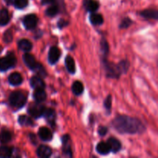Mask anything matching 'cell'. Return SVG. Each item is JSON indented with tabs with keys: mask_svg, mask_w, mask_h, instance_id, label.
<instances>
[{
	"mask_svg": "<svg viewBox=\"0 0 158 158\" xmlns=\"http://www.w3.org/2000/svg\"><path fill=\"white\" fill-rule=\"evenodd\" d=\"M30 85L33 89H44L46 87L44 81H43V78L38 76L35 77H32L30 79Z\"/></svg>",
	"mask_w": 158,
	"mask_h": 158,
	"instance_id": "obj_11",
	"label": "cell"
},
{
	"mask_svg": "<svg viewBox=\"0 0 158 158\" xmlns=\"http://www.w3.org/2000/svg\"><path fill=\"white\" fill-rule=\"evenodd\" d=\"M12 140V134L9 131L3 130L0 132V141L2 143H9Z\"/></svg>",
	"mask_w": 158,
	"mask_h": 158,
	"instance_id": "obj_25",
	"label": "cell"
},
{
	"mask_svg": "<svg viewBox=\"0 0 158 158\" xmlns=\"http://www.w3.org/2000/svg\"><path fill=\"white\" fill-rule=\"evenodd\" d=\"M103 66H104L106 76L110 78H119L121 75V73L119 69L118 66L107 61L106 59H104V60H103Z\"/></svg>",
	"mask_w": 158,
	"mask_h": 158,
	"instance_id": "obj_4",
	"label": "cell"
},
{
	"mask_svg": "<svg viewBox=\"0 0 158 158\" xmlns=\"http://www.w3.org/2000/svg\"><path fill=\"white\" fill-rule=\"evenodd\" d=\"M60 50L56 46H52L49 49V56H48V60H49L50 64H55L60 59Z\"/></svg>",
	"mask_w": 158,
	"mask_h": 158,
	"instance_id": "obj_8",
	"label": "cell"
},
{
	"mask_svg": "<svg viewBox=\"0 0 158 158\" xmlns=\"http://www.w3.org/2000/svg\"><path fill=\"white\" fill-rule=\"evenodd\" d=\"M28 0H15L14 1V5H15V7L19 9H22L26 8L28 6Z\"/></svg>",
	"mask_w": 158,
	"mask_h": 158,
	"instance_id": "obj_32",
	"label": "cell"
},
{
	"mask_svg": "<svg viewBox=\"0 0 158 158\" xmlns=\"http://www.w3.org/2000/svg\"><path fill=\"white\" fill-rule=\"evenodd\" d=\"M10 17L9 13L6 9H2L0 10V26H6L9 22Z\"/></svg>",
	"mask_w": 158,
	"mask_h": 158,
	"instance_id": "obj_22",
	"label": "cell"
},
{
	"mask_svg": "<svg viewBox=\"0 0 158 158\" xmlns=\"http://www.w3.org/2000/svg\"><path fill=\"white\" fill-rule=\"evenodd\" d=\"M9 83L12 86H19L23 83V77L19 73H12L9 77Z\"/></svg>",
	"mask_w": 158,
	"mask_h": 158,
	"instance_id": "obj_15",
	"label": "cell"
},
{
	"mask_svg": "<svg viewBox=\"0 0 158 158\" xmlns=\"http://www.w3.org/2000/svg\"><path fill=\"white\" fill-rule=\"evenodd\" d=\"M65 64H66V67L67 69L68 72H69L72 74L75 73L76 64L73 57H71L70 56H67L66 59H65Z\"/></svg>",
	"mask_w": 158,
	"mask_h": 158,
	"instance_id": "obj_17",
	"label": "cell"
},
{
	"mask_svg": "<svg viewBox=\"0 0 158 158\" xmlns=\"http://www.w3.org/2000/svg\"><path fill=\"white\" fill-rule=\"evenodd\" d=\"M35 104L33 105V106H31L30 108L29 109V113L32 117H35V118H39V117H42L43 116V114H44V111H45V106H43V105H40L39 104Z\"/></svg>",
	"mask_w": 158,
	"mask_h": 158,
	"instance_id": "obj_6",
	"label": "cell"
},
{
	"mask_svg": "<svg viewBox=\"0 0 158 158\" xmlns=\"http://www.w3.org/2000/svg\"><path fill=\"white\" fill-rule=\"evenodd\" d=\"M112 125L114 129L120 134H140L143 133L146 129L144 125L139 119L125 115L116 117L112 122Z\"/></svg>",
	"mask_w": 158,
	"mask_h": 158,
	"instance_id": "obj_1",
	"label": "cell"
},
{
	"mask_svg": "<svg viewBox=\"0 0 158 158\" xmlns=\"http://www.w3.org/2000/svg\"><path fill=\"white\" fill-rule=\"evenodd\" d=\"M33 71L36 72L37 74H38L40 77H42V78H44V77H46V76H47L46 69L43 67V65H41L40 63H38V65H37V66L35 67V69H34Z\"/></svg>",
	"mask_w": 158,
	"mask_h": 158,
	"instance_id": "obj_30",
	"label": "cell"
},
{
	"mask_svg": "<svg viewBox=\"0 0 158 158\" xmlns=\"http://www.w3.org/2000/svg\"><path fill=\"white\" fill-rule=\"evenodd\" d=\"M18 121L19 123V124L22 125V126L28 127V126H32V125L33 124V122H32V120H31V118H29L28 116H26V115L19 116L18 119Z\"/></svg>",
	"mask_w": 158,
	"mask_h": 158,
	"instance_id": "obj_26",
	"label": "cell"
},
{
	"mask_svg": "<svg viewBox=\"0 0 158 158\" xmlns=\"http://www.w3.org/2000/svg\"><path fill=\"white\" fill-rule=\"evenodd\" d=\"M18 46L21 50L24 51V52H28L31 51L32 48V44L29 40H26V39H23L19 41Z\"/></svg>",
	"mask_w": 158,
	"mask_h": 158,
	"instance_id": "obj_18",
	"label": "cell"
},
{
	"mask_svg": "<svg viewBox=\"0 0 158 158\" xmlns=\"http://www.w3.org/2000/svg\"><path fill=\"white\" fill-rule=\"evenodd\" d=\"M107 143L110 148V151L116 153L121 149V143L115 137H110L107 140Z\"/></svg>",
	"mask_w": 158,
	"mask_h": 158,
	"instance_id": "obj_14",
	"label": "cell"
},
{
	"mask_svg": "<svg viewBox=\"0 0 158 158\" xmlns=\"http://www.w3.org/2000/svg\"><path fill=\"white\" fill-rule=\"evenodd\" d=\"M38 134L40 139L44 141H50L52 138V134L50 130L48 129L47 127H44L40 128Z\"/></svg>",
	"mask_w": 158,
	"mask_h": 158,
	"instance_id": "obj_12",
	"label": "cell"
},
{
	"mask_svg": "<svg viewBox=\"0 0 158 158\" xmlns=\"http://www.w3.org/2000/svg\"><path fill=\"white\" fill-rule=\"evenodd\" d=\"M2 51V46H0V53H1Z\"/></svg>",
	"mask_w": 158,
	"mask_h": 158,
	"instance_id": "obj_40",
	"label": "cell"
},
{
	"mask_svg": "<svg viewBox=\"0 0 158 158\" xmlns=\"http://www.w3.org/2000/svg\"><path fill=\"white\" fill-rule=\"evenodd\" d=\"M62 143H63V154L69 157H72V151H71V140L70 137L67 134L62 137Z\"/></svg>",
	"mask_w": 158,
	"mask_h": 158,
	"instance_id": "obj_7",
	"label": "cell"
},
{
	"mask_svg": "<svg viewBox=\"0 0 158 158\" xmlns=\"http://www.w3.org/2000/svg\"><path fill=\"white\" fill-rule=\"evenodd\" d=\"M59 12V7L56 5H52L48 8L46 11V14L49 16H54Z\"/></svg>",
	"mask_w": 158,
	"mask_h": 158,
	"instance_id": "obj_29",
	"label": "cell"
},
{
	"mask_svg": "<svg viewBox=\"0 0 158 158\" xmlns=\"http://www.w3.org/2000/svg\"><path fill=\"white\" fill-rule=\"evenodd\" d=\"M36 154L38 157L41 158H48L52 154V150L49 147L46 146V145H40L37 148Z\"/></svg>",
	"mask_w": 158,
	"mask_h": 158,
	"instance_id": "obj_10",
	"label": "cell"
},
{
	"mask_svg": "<svg viewBox=\"0 0 158 158\" xmlns=\"http://www.w3.org/2000/svg\"><path fill=\"white\" fill-rule=\"evenodd\" d=\"M23 61H24L25 64L28 66L30 69L34 70L35 69V67L37 66L39 63H37L36 60H35V57L32 55H31L30 53H25L23 56Z\"/></svg>",
	"mask_w": 158,
	"mask_h": 158,
	"instance_id": "obj_9",
	"label": "cell"
},
{
	"mask_svg": "<svg viewBox=\"0 0 158 158\" xmlns=\"http://www.w3.org/2000/svg\"><path fill=\"white\" fill-rule=\"evenodd\" d=\"M107 128L106 127H100L98 129V133L99 134H100V136H105L106 134V133H107Z\"/></svg>",
	"mask_w": 158,
	"mask_h": 158,
	"instance_id": "obj_36",
	"label": "cell"
},
{
	"mask_svg": "<svg viewBox=\"0 0 158 158\" xmlns=\"http://www.w3.org/2000/svg\"><path fill=\"white\" fill-rule=\"evenodd\" d=\"M38 18L34 14H29L25 16L23 19V25L26 29H33L37 26Z\"/></svg>",
	"mask_w": 158,
	"mask_h": 158,
	"instance_id": "obj_5",
	"label": "cell"
},
{
	"mask_svg": "<svg viewBox=\"0 0 158 158\" xmlns=\"http://www.w3.org/2000/svg\"><path fill=\"white\" fill-rule=\"evenodd\" d=\"M26 96L22 91H15L10 94L9 98V104L14 108L20 109L25 106L26 103Z\"/></svg>",
	"mask_w": 158,
	"mask_h": 158,
	"instance_id": "obj_2",
	"label": "cell"
},
{
	"mask_svg": "<svg viewBox=\"0 0 158 158\" xmlns=\"http://www.w3.org/2000/svg\"><path fill=\"white\" fill-rule=\"evenodd\" d=\"M67 25H68V22L64 19H60V21L58 22V27L60 28V29H63V27L66 26Z\"/></svg>",
	"mask_w": 158,
	"mask_h": 158,
	"instance_id": "obj_37",
	"label": "cell"
},
{
	"mask_svg": "<svg viewBox=\"0 0 158 158\" xmlns=\"http://www.w3.org/2000/svg\"><path fill=\"white\" fill-rule=\"evenodd\" d=\"M133 23L132 20L130 18H125L122 20L121 23L120 25V29H127V28L129 27L131 24Z\"/></svg>",
	"mask_w": 158,
	"mask_h": 158,
	"instance_id": "obj_33",
	"label": "cell"
},
{
	"mask_svg": "<svg viewBox=\"0 0 158 158\" xmlns=\"http://www.w3.org/2000/svg\"><path fill=\"white\" fill-rule=\"evenodd\" d=\"M3 40H4L5 43H9L12 42V31H11L10 29L7 30L4 33V35H3Z\"/></svg>",
	"mask_w": 158,
	"mask_h": 158,
	"instance_id": "obj_34",
	"label": "cell"
},
{
	"mask_svg": "<svg viewBox=\"0 0 158 158\" xmlns=\"http://www.w3.org/2000/svg\"><path fill=\"white\" fill-rule=\"evenodd\" d=\"M33 98L37 103H42L46 99V94L44 89H35L33 93Z\"/></svg>",
	"mask_w": 158,
	"mask_h": 158,
	"instance_id": "obj_16",
	"label": "cell"
},
{
	"mask_svg": "<svg viewBox=\"0 0 158 158\" xmlns=\"http://www.w3.org/2000/svg\"><path fill=\"white\" fill-rule=\"evenodd\" d=\"M12 154V150L8 147H0V157H10Z\"/></svg>",
	"mask_w": 158,
	"mask_h": 158,
	"instance_id": "obj_27",
	"label": "cell"
},
{
	"mask_svg": "<svg viewBox=\"0 0 158 158\" xmlns=\"http://www.w3.org/2000/svg\"><path fill=\"white\" fill-rule=\"evenodd\" d=\"M16 64V58L13 52H9L7 56L0 58V71H6L14 67Z\"/></svg>",
	"mask_w": 158,
	"mask_h": 158,
	"instance_id": "obj_3",
	"label": "cell"
},
{
	"mask_svg": "<svg viewBox=\"0 0 158 158\" xmlns=\"http://www.w3.org/2000/svg\"><path fill=\"white\" fill-rule=\"evenodd\" d=\"M14 1H15V0H6V2L8 3V4H12V3H14Z\"/></svg>",
	"mask_w": 158,
	"mask_h": 158,
	"instance_id": "obj_39",
	"label": "cell"
},
{
	"mask_svg": "<svg viewBox=\"0 0 158 158\" xmlns=\"http://www.w3.org/2000/svg\"><path fill=\"white\" fill-rule=\"evenodd\" d=\"M83 89H84V87H83V83L80 81H75L73 83L72 91L75 95L79 96L82 94L83 92Z\"/></svg>",
	"mask_w": 158,
	"mask_h": 158,
	"instance_id": "obj_24",
	"label": "cell"
},
{
	"mask_svg": "<svg viewBox=\"0 0 158 158\" xmlns=\"http://www.w3.org/2000/svg\"><path fill=\"white\" fill-rule=\"evenodd\" d=\"M100 47H101V51L104 56H107L109 52V45L105 39H102L100 42Z\"/></svg>",
	"mask_w": 158,
	"mask_h": 158,
	"instance_id": "obj_31",
	"label": "cell"
},
{
	"mask_svg": "<svg viewBox=\"0 0 158 158\" xmlns=\"http://www.w3.org/2000/svg\"><path fill=\"white\" fill-rule=\"evenodd\" d=\"M89 21H90V23H92L93 25L98 26V25L103 24V18L100 14L93 12L90 15V16H89Z\"/></svg>",
	"mask_w": 158,
	"mask_h": 158,
	"instance_id": "obj_23",
	"label": "cell"
},
{
	"mask_svg": "<svg viewBox=\"0 0 158 158\" xmlns=\"http://www.w3.org/2000/svg\"><path fill=\"white\" fill-rule=\"evenodd\" d=\"M140 15L144 18L158 20V10L155 9H146L140 12Z\"/></svg>",
	"mask_w": 158,
	"mask_h": 158,
	"instance_id": "obj_19",
	"label": "cell"
},
{
	"mask_svg": "<svg viewBox=\"0 0 158 158\" xmlns=\"http://www.w3.org/2000/svg\"><path fill=\"white\" fill-rule=\"evenodd\" d=\"M43 116L46 117L47 122H49L51 125L55 124V119H56V114L55 111L52 109H45L44 114Z\"/></svg>",
	"mask_w": 158,
	"mask_h": 158,
	"instance_id": "obj_21",
	"label": "cell"
},
{
	"mask_svg": "<svg viewBox=\"0 0 158 158\" xmlns=\"http://www.w3.org/2000/svg\"><path fill=\"white\" fill-rule=\"evenodd\" d=\"M83 6L88 12H94L99 9V2L96 0H83Z\"/></svg>",
	"mask_w": 158,
	"mask_h": 158,
	"instance_id": "obj_13",
	"label": "cell"
},
{
	"mask_svg": "<svg viewBox=\"0 0 158 158\" xmlns=\"http://www.w3.org/2000/svg\"><path fill=\"white\" fill-rule=\"evenodd\" d=\"M117 66H118V68L120 69L121 74L126 73L128 71V69H129L130 63L127 60H122V61H120L119 63V64H117Z\"/></svg>",
	"mask_w": 158,
	"mask_h": 158,
	"instance_id": "obj_28",
	"label": "cell"
},
{
	"mask_svg": "<svg viewBox=\"0 0 158 158\" xmlns=\"http://www.w3.org/2000/svg\"><path fill=\"white\" fill-rule=\"evenodd\" d=\"M97 151L100 154L102 155H106V154H109L110 151V148L109 145L107 143H105V142H100L97 145Z\"/></svg>",
	"mask_w": 158,
	"mask_h": 158,
	"instance_id": "obj_20",
	"label": "cell"
},
{
	"mask_svg": "<svg viewBox=\"0 0 158 158\" xmlns=\"http://www.w3.org/2000/svg\"><path fill=\"white\" fill-rule=\"evenodd\" d=\"M41 2L43 5L54 4V3H55V0H42Z\"/></svg>",
	"mask_w": 158,
	"mask_h": 158,
	"instance_id": "obj_38",
	"label": "cell"
},
{
	"mask_svg": "<svg viewBox=\"0 0 158 158\" xmlns=\"http://www.w3.org/2000/svg\"><path fill=\"white\" fill-rule=\"evenodd\" d=\"M111 106H112V97H111L110 95H109L107 96L106 100H104V106L106 110H107L110 113Z\"/></svg>",
	"mask_w": 158,
	"mask_h": 158,
	"instance_id": "obj_35",
	"label": "cell"
}]
</instances>
